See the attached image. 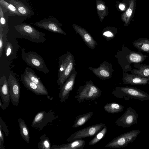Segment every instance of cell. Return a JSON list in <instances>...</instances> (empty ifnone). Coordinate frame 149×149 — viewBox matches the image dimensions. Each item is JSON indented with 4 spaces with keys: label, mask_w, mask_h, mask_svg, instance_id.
<instances>
[{
    "label": "cell",
    "mask_w": 149,
    "mask_h": 149,
    "mask_svg": "<svg viewBox=\"0 0 149 149\" xmlns=\"http://www.w3.org/2000/svg\"><path fill=\"white\" fill-rule=\"evenodd\" d=\"M148 56L140 52L132 51L124 45L118 54L119 63L123 72L130 71L132 70V64L141 63Z\"/></svg>",
    "instance_id": "1"
},
{
    "label": "cell",
    "mask_w": 149,
    "mask_h": 149,
    "mask_svg": "<svg viewBox=\"0 0 149 149\" xmlns=\"http://www.w3.org/2000/svg\"><path fill=\"white\" fill-rule=\"evenodd\" d=\"M112 93L115 97L127 100L132 99L141 101L149 100V94L147 93L131 86L116 87Z\"/></svg>",
    "instance_id": "2"
},
{
    "label": "cell",
    "mask_w": 149,
    "mask_h": 149,
    "mask_svg": "<svg viewBox=\"0 0 149 149\" xmlns=\"http://www.w3.org/2000/svg\"><path fill=\"white\" fill-rule=\"evenodd\" d=\"M15 30L20 34L22 38L37 43L44 42L46 39L45 33L39 31L31 25L22 23L15 25Z\"/></svg>",
    "instance_id": "3"
},
{
    "label": "cell",
    "mask_w": 149,
    "mask_h": 149,
    "mask_svg": "<svg viewBox=\"0 0 149 149\" xmlns=\"http://www.w3.org/2000/svg\"><path fill=\"white\" fill-rule=\"evenodd\" d=\"M102 91L91 81L86 82L80 86L77 91L75 97L79 103L85 100H94L101 96Z\"/></svg>",
    "instance_id": "4"
},
{
    "label": "cell",
    "mask_w": 149,
    "mask_h": 149,
    "mask_svg": "<svg viewBox=\"0 0 149 149\" xmlns=\"http://www.w3.org/2000/svg\"><path fill=\"white\" fill-rule=\"evenodd\" d=\"M21 51L22 57L29 66L46 74L49 72L43 59L40 55L33 51L26 52L24 48H22Z\"/></svg>",
    "instance_id": "5"
},
{
    "label": "cell",
    "mask_w": 149,
    "mask_h": 149,
    "mask_svg": "<svg viewBox=\"0 0 149 149\" xmlns=\"http://www.w3.org/2000/svg\"><path fill=\"white\" fill-rule=\"evenodd\" d=\"M141 132L140 130H134L124 133L115 138L105 147L112 148H119L127 146L132 143Z\"/></svg>",
    "instance_id": "6"
},
{
    "label": "cell",
    "mask_w": 149,
    "mask_h": 149,
    "mask_svg": "<svg viewBox=\"0 0 149 149\" xmlns=\"http://www.w3.org/2000/svg\"><path fill=\"white\" fill-rule=\"evenodd\" d=\"M105 125L103 123H100L84 128L71 134L67 139V141L69 142H72L77 139L93 136Z\"/></svg>",
    "instance_id": "7"
},
{
    "label": "cell",
    "mask_w": 149,
    "mask_h": 149,
    "mask_svg": "<svg viewBox=\"0 0 149 149\" xmlns=\"http://www.w3.org/2000/svg\"><path fill=\"white\" fill-rule=\"evenodd\" d=\"M33 24L36 26L50 31L63 35L67 34L62 30L61 26L62 24L59 23L56 18L50 17L45 18L39 22H36Z\"/></svg>",
    "instance_id": "8"
},
{
    "label": "cell",
    "mask_w": 149,
    "mask_h": 149,
    "mask_svg": "<svg viewBox=\"0 0 149 149\" xmlns=\"http://www.w3.org/2000/svg\"><path fill=\"white\" fill-rule=\"evenodd\" d=\"M139 116L136 111L130 107H128L125 112L115 123L118 125L124 128H128L137 124Z\"/></svg>",
    "instance_id": "9"
},
{
    "label": "cell",
    "mask_w": 149,
    "mask_h": 149,
    "mask_svg": "<svg viewBox=\"0 0 149 149\" xmlns=\"http://www.w3.org/2000/svg\"><path fill=\"white\" fill-rule=\"evenodd\" d=\"M10 100L13 104L18 105L20 95L21 87L17 79L12 73H10L8 79Z\"/></svg>",
    "instance_id": "10"
},
{
    "label": "cell",
    "mask_w": 149,
    "mask_h": 149,
    "mask_svg": "<svg viewBox=\"0 0 149 149\" xmlns=\"http://www.w3.org/2000/svg\"><path fill=\"white\" fill-rule=\"evenodd\" d=\"M55 118L54 112L52 110L48 113L45 111H40L37 113L34 117L31 127L41 130L46 125Z\"/></svg>",
    "instance_id": "11"
},
{
    "label": "cell",
    "mask_w": 149,
    "mask_h": 149,
    "mask_svg": "<svg viewBox=\"0 0 149 149\" xmlns=\"http://www.w3.org/2000/svg\"><path fill=\"white\" fill-rule=\"evenodd\" d=\"M74 70H73V69L71 74L65 82L62 88L60 89L58 97L62 103L69 97L70 92L72 89L77 74Z\"/></svg>",
    "instance_id": "12"
},
{
    "label": "cell",
    "mask_w": 149,
    "mask_h": 149,
    "mask_svg": "<svg viewBox=\"0 0 149 149\" xmlns=\"http://www.w3.org/2000/svg\"><path fill=\"white\" fill-rule=\"evenodd\" d=\"M0 95L3 104L2 109L5 110L9 105L10 97L8 81L4 75L0 77Z\"/></svg>",
    "instance_id": "13"
},
{
    "label": "cell",
    "mask_w": 149,
    "mask_h": 149,
    "mask_svg": "<svg viewBox=\"0 0 149 149\" xmlns=\"http://www.w3.org/2000/svg\"><path fill=\"white\" fill-rule=\"evenodd\" d=\"M21 79L25 87L37 95H47L48 92L46 88H43L30 79L24 72L21 76Z\"/></svg>",
    "instance_id": "14"
},
{
    "label": "cell",
    "mask_w": 149,
    "mask_h": 149,
    "mask_svg": "<svg viewBox=\"0 0 149 149\" xmlns=\"http://www.w3.org/2000/svg\"><path fill=\"white\" fill-rule=\"evenodd\" d=\"M122 80L123 83L126 84L139 85H149V78L143 77L127 72H123Z\"/></svg>",
    "instance_id": "15"
},
{
    "label": "cell",
    "mask_w": 149,
    "mask_h": 149,
    "mask_svg": "<svg viewBox=\"0 0 149 149\" xmlns=\"http://www.w3.org/2000/svg\"><path fill=\"white\" fill-rule=\"evenodd\" d=\"M72 26L75 31L80 35L87 46L91 48L94 49L97 43L90 34L84 29L78 25L74 24Z\"/></svg>",
    "instance_id": "16"
},
{
    "label": "cell",
    "mask_w": 149,
    "mask_h": 149,
    "mask_svg": "<svg viewBox=\"0 0 149 149\" xmlns=\"http://www.w3.org/2000/svg\"><path fill=\"white\" fill-rule=\"evenodd\" d=\"M86 144L85 141L82 139L74 141L69 143L60 145H54L51 149H83Z\"/></svg>",
    "instance_id": "17"
},
{
    "label": "cell",
    "mask_w": 149,
    "mask_h": 149,
    "mask_svg": "<svg viewBox=\"0 0 149 149\" xmlns=\"http://www.w3.org/2000/svg\"><path fill=\"white\" fill-rule=\"evenodd\" d=\"M133 65L136 69H133L130 71L132 74L149 78V64L135 63Z\"/></svg>",
    "instance_id": "18"
},
{
    "label": "cell",
    "mask_w": 149,
    "mask_h": 149,
    "mask_svg": "<svg viewBox=\"0 0 149 149\" xmlns=\"http://www.w3.org/2000/svg\"><path fill=\"white\" fill-rule=\"evenodd\" d=\"M74 61L72 56L66 68L61 75L58 78L57 83L61 89L64 84L69 77L73 69Z\"/></svg>",
    "instance_id": "19"
},
{
    "label": "cell",
    "mask_w": 149,
    "mask_h": 149,
    "mask_svg": "<svg viewBox=\"0 0 149 149\" xmlns=\"http://www.w3.org/2000/svg\"><path fill=\"white\" fill-rule=\"evenodd\" d=\"M13 4L22 16H28L30 15L31 11L29 8L24 3L17 0H6Z\"/></svg>",
    "instance_id": "20"
},
{
    "label": "cell",
    "mask_w": 149,
    "mask_h": 149,
    "mask_svg": "<svg viewBox=\"0 0 149 149\" xmlns=\"http://www.w3.org/2000/svg\"><path fill=\"white\" fill-rule=\"evenodd\" d=\"M133 46L139 52L149 54V39L140 38L134 40L132 43Z\"/></svg>",
    "instance_id": "21"
},
{
    "label": "cell",
    "mask_w": 149,
    "mask_h": 149,
    "mask_svg": "<svg viewBox=\"0 0 149 149\" xmlns=\"http://www.w3.org/2000/svg\"><path fill=\"white\" fill-rule=\"evenodd\" d=\"M72 56L70 52H67L66 54L62 55L60 57L58 62L59 69L57 75L58 78L64 72Z\"/></svg>",
    "instance_id": "22"
},
{
    "label": "cell",
    "mask_w": 149,
    "mask_h": 149,
    "mask_svg": "<svg viewBox=\"0 0 149 149\" xmlns=\"http://www.w3.org/2000/svg\"><path fill=\"white\" fill-rule=\"evenodd\" d=\"M20 135L27 143H30V134L29 129L24 120L19 118L18 120Z\"/></svg>",
    "instance_id": "23"
},
{
    "label": "cell",
    "mask_w": 149,
    "mask_h": 149,
    "mask_svg": "<svg viewBox=\"0 0 149 149\" xmlns=\"http://www.w3.org/2000/svg\"><path fill=\"white\" fill-rule=\"evenodd\" d=\"M97 10L100 21L108 13V9L104 2L102 0H96Z\"/></svg>",
    "instance_id": "24"
},
{
    "label": "cell",
    "mask_w": 149,
    "mask_h": 149,
    "mask_svg": "<svg viewBox=\"0 0 149 149\" xmlns=\"http://www.w3.org/2000/svg\"><path fill=\"white\" fill-rule=\"evenodd\" d=\"M93 115L92 112H89L77 116L75 118L74 124L72 126V127L77 128L83 125L92 117Z\"/></svg>",
    "instance_id": "25"
},
{
    "label": "cell",
    "mask_w": 149,
    "mask_h": 149,
    "mask_svg": "<svg viewBox=\"0 0 149 149\" xmlns=\"http://www.w3.org/2000/svg\"><path fill=\"white\" fill-rule=\"evenodd\" d=\"M124 107L122 105L114 102L107 103L104 107V108L106 111L112 113L120 112L124 110Z\"/></svg>",
    "instance_id": "26"
},
{
    "label": "cell",
    "mask_w": 149,
    "mask_h": 149,
    "mask_svg": "<svg viewBox=\"0 0 149 149\" xmlns=\"http://www.w3.org/2000/svg\"><path fill=\"white\" fill-rule=\"evenodd\" d=\"M24 72L26 74L32 82L43 88H46L41 81L40 78L38 77L33 70L27 67L25 68Z\"/></svg>",
    "instance_id": "27"
},
{
    "label": "cell",
    "mask_w": 149,
    "mask_h": 149,
    "mask_svg": "<svg viewBox=\"0 0 149 149\" xmlns=\"http://www.w3.org/2000/svg\"><path fill=\"white\" fill-rule=\"evenodd\" d=\"M0 5L8 11L10 16H22L15 7L5 0H0Z\"/></svg>",
    "instance_id": "28"
},
{
    "label": "cell",
    "mask_w": 149,
    "mask_h": 149,
    "mask_svg": "<svg viewBox=\"0 0 149 149\" xmlns=\"http://www.w3.org/2000/svg\"><path fill=\"white\" fill-rule=\"evenodd\" d=\"M107 131V127L105 125L96 135L94 138L89 142L90 145H93L99 142L106 135Z\"/></svg>",
    "instance_id": "29"
},
{
    "label": "cell",
    "mask_w": 149,
    "mask_h": 149,
    "mask_svg": "<svg viewBox=\"0 0 149 149\" xmlns=\"http://www.w3.org/2000/svg\"><path fill=\"white\" fill-rule=\"evenodd\" d=\"M40 141L38 144V147L39 149H51L50 142L49 138L45 134L40 137Z\"/></svg>",
    "instance_id": "30"
},
{
    "label": "cell",
    "mask_w": 149,
    "mask_h": 149,
    "mask_svg": "<svg viewBox=\"0 0 149 149\" xmlns=\"http://www.w3.org/2000/svg\"><path fill=\"white\" fill-rule=\"evenodd\" d=\"M93 71L96 75L102 77L103 78H109L110 76L109 71L103 67H100Z\"/></svg>",
    "instance_id": "31"
},
{
    "label": "cell",
    "mask_w": 149,
    "mask_h": 149,
    "mask_svg": "<svg viewBox=\"0 0 149 149\" xmlns=\"http://www.w3.org/2000/svg\"><path fill=\"white\" fill-rule=\"evenodd\" d=\"M5 51L7 57L9 56L13 51V47L12 44L7 40L5 44Z\"/></svg>",
    "instance_id": "32"
},
{
    "label": "cell",
    "mask_w": 149,
    "mask_h": 149,
    "mask_svg": "<svg viewBox=\"0 0 149 149\" xmlns=\"http://www.w3.org/2000/svg\"><path fill=\"white\" fill-rule=\"evenodd\" d=\"M4 35L3 30L0 29V58L2 56L4 47Z\"/></svg>",
    "instance_id": "33"
},
{
    "label": "cell",
    "mask_w": 149,
    "mask_h": 149,
    "mask_svg": "<svg viewBox=\"0 0 149 149\" xmlns=\"http://www.w3.org/2000/svg\"><path fill=\"white\" fill-rule=\"evenodd\" d=\"M0 127L4 132L6 136H8L9 133V131L5 123L2 120L1 116L0 117Z\"/></svg>",
    "instance_id": "34"
},
{
    "label": "cell",
    "mask_w": 149,
    "mask_h": 149,
    "mask_svg": "<svg viewBox=\"0 0 149 149\" xmlns=\"http://www.w3.org/2000/svg\"><path fill=\"white\" fill-rule=\"evenodd\" d=\"M2 130L0 127V149H5L4 146V140Z\"/></svg>",
    "instance_id": "35"
},
{
    "label": "cell",
    "mask_w": 149,
    "mask_h": 149,
    "mask_svg": "<svg viewBox=\"0 0 149 149\" xmlns=\"http://www.w3.org/2000/svg\"><path fill=\"white\" fill-rule=\"evenodd\" d=\"M103 34L104 36L108 38H113L115 36V34L109 30H107L104 32Z\"/></svg>",
    "instance_id": "36"
},
{
    "label": "cell",
    "mask_w": 149,
    "mask_h": 149,
    "mask_svg": "<svg viewBox=\"0 0 149 149\" xmlns=\"http://www.w3.org/2000/svg\"><path fill=\"white\" fill-rule=\"evenodd\" d=\"M119 8L121 10H123L125 8V6L124 4L120 3L119 5Z\"/></svg>",
    "instance_id": "37"
},
{
    "label": "cell",
    "mask_w": 149,
    "mask_h": 149,
    "mask_svg": "<svg viewBox=\"0 0 149 149\" xmlns=\"http://www.w3.org/2000/svg\"><path fill=\"white\" fill-rule=\"evenodd\" d=\"M1 99H0V107L2 109L3 107V103H2L1 102Z\"/></svg>",
    "instance_id": "38"
},
{
    "label": "cell",
    "mask_w": 149,
    "mask_h": 149,
    "mask_svg": "<svg viewBox=\"0 0 149 149\" xmlns=\"http://www.w3.org/2000/svg\"><path fill=\"white\" fill-rule=\"evenodd\" d=\"M47 98H48V99H49L51 100H52L53 99V97L51 98V97H50V96H49L47 95Z\"/></svg>",
    "instance_id": "39"
}]
</instances>
